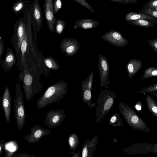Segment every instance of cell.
<instances>
[{
	"instance_id": "1",
	"label": "cell",
	"mask_w": 157,
	"mask_h": 157,
	"mask_svg": "<svg viewBox=\"0 0 157 157\" xmlns=\"http://www.w3.org/2000/svg\"><path fill=\"white\" fill-rule=\"evenodd\" d=\"M36 58L33 47L32 45H28L21 80L22 81L25 98L29 101L42 90L43 87L38 80V64Z\"/></svg>"
},
{
	"instance_id": "2",
	"label": "cell",
	"mask_w": 157,
	"mask_h": 157,
	"mask_svg": "<svg viewBox=\"0 0 157 157\" xmlns=\"http://www.w3.org/2000/svg\"><path fill=\"white\" fill-rule=\"evenodd\" d=\"M68 85L62 80L48 87L36 102L37 108L40 109L50 104L58 102L63 98L67 91Z\"/></svg>"
},
{
	"instance_id": "3",
	"label": "cell",
	"mask_w": 157,
	"mask_h": 157,
	"mask_svg": "<svg viewBox=\"0 0 157 157\" xmlns=\"http://www.w3.org/2000/svg\"><path fill=\"white\" fill-rule=\"evenodd\" d=\"M28 6L23 11L24 17H20L13 25V33L10 39L16 56H18L22 40L29 28L31 26Z\"/></svg>"
},
{
	"instance_id": "4",
	"label": "cell",
	"mask_w": 157,
	"mask_h": 157,
	"mask_svg": "<svg viewBox=\"0 0 157 157\" xmlns=\"http://www.w3.org/2000/svg\"><path fill=\"white\" fill-rule=\"evenodd\" d=\"M20 82V79L17 78L15 88L14 109L17 124L18 128L21 130L25 124L26 113L23 101V95Z\"/></svg>"
},
{
	"instance_id": "5",
	"label": "cell",
	"mask_w": 157,
	"mask_h": 157,
	"mask_svg": "<svg viewBox=\"0 0 157 157\" xmlns=\"http://www.w3.org/2000/svg\"><path fill=\"white\" fill-rule=\"evenodd\" d=\"M30 20L33 30L34 36L40 30L43 23V17L41 7L38 0H34L28 5Z\"/></svg>"
},
{
	"instance_id": "6",
	"label": "cell",
	"mask_w": 157,
	"mask_h": 157,
	"mask_svg": "<svg viewBox=\"0 0 157 157\" xmlns=\"http://www.w3.org/2000/svg\"><path fill=\"white\" fill-rule=\"evenodd\" d=\"M32 34L31 26L28 29L24 36L22 42L20 52L18 56L16 58L17 59L16 67L19 70V75L18 78L21 80L23 72L25 65V57L26 52L28 49L29 42L32 41Z\"/></svg>"
},
{
	"instance_id": "7",
	"label": "cell",
	"mask_w": 157,
	"mask_h": 157,
	"mask_svg": "<svg viewBox=\"0 0 157 157\" xmlns=\"http://www.w3.org/2000/svg\"><path fill=\"white\" fill-rule=\"evenodd\" d=\"M66 116L63 109L51 110L47 113L43 121L45 124L50 128H55L60 125L65 118Z\"/></svg>"
},
{
	"instance_id": "8",
	"label": "cell",
	"mask_w": 157,
	"mask_h": 157,
	"mask_svg": "<svg viewBox=\"0 0 157 157\" xmlns=\"http://www.w3.org/2000/svg\"><path fill=\"white\" fill-rule=\"evenodd\" d=\"M101 38L111 45L117 47H124L129 44L128 40L123 37L120 32L113 29L105 33Z\"/></svg>"
},
{
	"instance_id": "9",
	"label": "cell",
	"mask_w": 157,
	"mask_h": 157,
	"mask_svg": "<svg viewBox=\"0 0 157 157\" xmlns=\"http://www.w3.org/2000/svg\"><path fill=\"white\" fill-rule=\"evenodd\" d=\"M98 69L100 85L103 87L110 83L109 64L106 57L101 54L99 55L98 58Z\"/></svg>"
},
{
	"instance_id": "10",
	"label": "cell",
	"mask_w": 157,
	"mask_h": 157,
	"mask_svg": "<svg viewBox=\"0 0 157 157\" xmlns=\"http://www.w3.org/2000/svg\"><path fill=\"white\" fill-rule=\"evenodd\" d=\"M30 131L31 133L25 136L24 138V140L30 143L38 142L42 137L48 136L52 132L50 130L38 124L32 127Z\"/></svg>"
},
{
	"instance_id": "11",
	"label": "cell",
	"mask_w": 157,
	"mask_h": 157,
	"mask_svg": "<svg viewBox=\"0 0 157 157\" xmlns=\"http://www.w3.org/2000/svg\"><path fill=\"white\" fill-rule=\"evenodd\" d=\"M60 47L63 53H65L67 56H71L78 52L80 45L76 39L69 38L62 40Z\"/></svg>"
},
{
	"instance_id": "12",
	"label": "cell",
	"mask_w": 157,
	"mask_h": 157,
	"mask_svg": "<svg viewBox=\"0 0 157 157\" xmlns=\"http://www.w3.org/2000/svg\"><path fill=\"white\" fill-rule=\"evenodd\" d=\"M44 13L49 30L51 32L55 31L54 24L56 20L53 7V0H45L44 4Z\"/></svg>"
},
{
	"instance_id": "13",
	"label": "cell",
	"mask_w": 157,
	"mask_h": 157,
	"mask_svg": "<svg viewBox=\"0 0 157 157\" xmlns=\"http://www.w3.org/2000/svg\"><path fill=\"white\" fill-rule=\"evenodd\" d=\"M1 105L6 121L9 123L11 113V100L10 92L7 86H6L4 89L1 99Z\"/></svg>"
},
{
	"instance_id": "14",
	"label": "cell",
	"mask_w": 157,
	"mask_h": 157,
	"mask_svg": "<svg viewBox=\"0 0 157 157\" xmlns=\"http://www.w3.org/2000/svg\"><path fill=\"white\" fill-rule=\"evenodd\" d=\"M16 58L12 48L7 46L5 58L0 65L4 71L8 72L13 68L16 63Z\"/></svg>"
},
{
	"instance_id": "15",
	"label": "cell",
	"mask_w": 157,
	"mask_h": 157,
	"mask_svg": "<svg viewBox=\"0 0 157 157\" xmlns=\"http://www.w3.org/2000/svg\"><path fill=\"white\" fill-rule=\"evenodd\" d=\"M142 66V61L140 59H132L127 63L126 67L129 77L132 79V77L141 69Z\"/></svg>"
},
{
	"instance_id": "16",
	"label": "cell",
	"mask_w": 157,
	"mask_h": 157,
	"mask_svg": "<svg viewBox=\"0 0 157 157\" xmlns=\"http://www.w3.org/2000/svg\"><path fill=\"white\" fill-rule=\"evenodd\" d=\"M74 23L75 28H78L84 29H93L98 26L100 24L98 21L92 19L78 20Z\"/></svg>"
},
{
	"instance_id": "17",
	"label": "cell",
	"mask_w": 157,
	"mask_h": 157,
	"mask_svg": "<svg viewBox=\"0 0 157 157\" xmlns=\"http://www.w3.org/2000/svg\"><path fill=\"white\" fill-rule=\"evenodd\" d=\"M139 19L155 21V18L142 13L134 12H129L125 16V20L128 22Z\"/></svg>"
},
{
	"instance_id": "18",
	"label": "cell",
	"mask_w": 157,
	"mask_h": 157,
	"mask_svg": "<svg viewBox=\"0 0 157 157\" xmlns=\"http://www.w3.org/2000/svg\"><path fill=\"white\" fill-rule=\"evenodd\" d=\"M128 22V24L145 28L154 27L157 23L155 21L145 19L133 20Z\"/></svg>"
},
{
	"instance_id": "19",
	"label": "cell",
	"mask_w": 157,
	"mask_h": 157,
	"mask_svg": "<svg viewBox=\"0 0 157 157\" xmlns=\"http://www.w3.org/2000/svg\"><path fill=\"white\" fill-rule=\"evenodd\" d=\"M69 149L74 150L78 147L80 142L78 135L75 133L71 134L68 137Z\"/></svg>"
},
{
	"instance_id": "20",
	"label": "cell",
	"mask_w": 157,
	"mask_h": 157,
	"mask_svg": "<svg viewBox=\"0 0 157 157\" xmlns=\"http://www.w3.org/2000/svg\"><path fill=\"white\" fill-rule=\"evenodd\" d=\"M27 6L28 5L25 4L23 0H18L13 4L12 10L15 15H18L21 11H23L25 7Z\"/></svg>"
},
{
	"instance_id": "21",
	"label": "cell",
	"mask_w": 157,
	"mask_h": 157,
	"mask_svg": "<svg viewBox=\"0 0 157 157\" xmlns=\"http://www.w3.org/2000/svg\"><path fill=\"white\" fill-rule=\"evenodd\" d=\"M44 61L45 65L51 69L56 70L60 68V66L56 61L51 57L45 58Z\"/></svg>"
},
{
	"instance_id": "22",
	"label": "cell",
	"mask_w": 157,
	"mask_h": 157,
	"mask_svg": "<svg viewBox=\"0 0 157 157\" xmlns=\"http://www.w3.org/2000/svg\"><path fill=\"white\" fill-rule=\"evenodd\" d=\"M94 77V72L91 71L87 78L82 81L81 83L82 90L88 89L91 90Z\"/></svg>"
},
{
	"instance_id": "23",
	"label": "cell",
	"mask_w": 157,
	"mask_h": 157,
	"mask_svg": "<svg viewBox=\"0 0 157 157\" xmlns=\"http://www.w3.org/2000/svg\"><path fill=\"white\" fill-rule=\"evenodd\" d=\"M66 25L64 20L58 19L56 20L54 24V29L56 33L61 35L63 32Z\"/></svg>"
},
{
	"instance_id": "24",
	"label": "cell",
	"mask_w": 157,
	"mask_h": 157,
	"mask_svg": "<svg viewBox=\"0 0 157 157\" xmlns=\"http://www.w3.org/2000/svg\"><path fill=\"white\" fill-rule=\"evenodd\" d=\"M157 75V68L155 67H151L146 68L144 74L141 78V80L152 78Z\"/></svg>"
},
{
	"instance_id": "25",
	"label": "cell",
	"mask_w": 157,
	"mask_h": 157,
	"mask_svg": "<svg viewBox=\"0 0 157 157\" xmlns=\"http://www.w3.org/2000/svg\"><path fill=\"white\" fill-rule=\"evenodd\" d=\"M82 99L84 102L89 104L91 97V90L88 89L82 90Z\"/></svg>"
},
{
	"instance_id": "26",
	"label": "cell",
	"mask_w": 157,
	"mask_h": 157,
	"mask_svg": "<svg viewBox=\"0 0 157 157\" xmlns=\"http://www.w3.org/2000/svg\"><path fill=\"white\" fill-rule=\"evenodd\" d=\"M139 13L157 18V10H155L147 8L141 10Z\"/></svg>"
},
{
	"instance_id": "27",
	"label": "cell",
	"mask_w": 157,
	"mask_h": 157,
	"mask_svg": "<svg viewBox=\"0 0 157 157\" xmlns=\"http://www.w3.org/2000/svg\"><path fill=\"white\" fill-rule=\"evenodd\" d=\"M150 8L157 10V0H150L144 6L141 10Z\"/></svg>"
},
{
	"instance_id": "28",
	"label": "cell",
	"mask_w": 157,
	"mask_h": 157,
	"mask_svg": "<svg viewBox=\"0 0 157 157\" xmlns=\"http://www.w3.org/2000/svg\"><path fill=\"white\" fill-rule=\"evenodd\" d=\"M77 2L87 9L92 13H94V11L93 7L85 0H74Z\"/></svg>"
},
{
	"instance_id": "29",
	"label": "cell",
	"mask_w": 157,
	"mask_h": 157,
	"mask_svg": "<svg viewBox=\"0 0 157 157\" xmlns=\"http://www.w3.org/2000/svg\"><path fill=\"white\" fill-rule=\"evenodd\" d=\"M62 0H54L53 7L55 13H56L61 8L62 6Z\"/></svg>"
},
{
	"instance_id": "30",
	"label": "cell",
	"mask_w": 157,
	"mask_h": 157,
	"mask_svg": "<svg viewBox=\"0 0 157 157\" xmlns=\"http://www.w3.org/2000/svg\"><path fill=\"white\" fill-rule=\"evenodd\" d=\"M147 42L149 44V45L152 47L153 50L157 53V39L148 40Z\"/></svg>"
},
{
	"instance_id": "31",
	"label": "cell",
	"mask_w": 157,
	"mask_h": 157,
	"mask_svg": "<svg viewBox=\"0 0 157 157\" xmlns=\"http://www.w3.org/2000/svg\"><path fill=\"white\" fill-rule=\"evenodd\" d=\"M4 43L2 37L0 36V65L2 62V58L4 50Z\"/></svg>"
},
{
	"instance_id": "32",
	"label": "cell",
	"mask_w": 157,
	"mask_h": 157,
	"mask_svg": "<svg viewBox=\"0 0 157 157\" xmlns=\"http://www.w3.org/2000/svg\"><path fill=\"white\" fill-rule=\"evenodd\" d=\"M113 99L111 98H108L106 101L104 106V109L105 110H108L113 105Z\"/></svg>"
},
{
	"instance_id": "33",
	"label": "cell",
	"mask_w": 157,
	"mask_h": 157,
	"mask_svg": "<svg viewBox=\"0 0 157 157\" xmlns=\"http://www.w3.org/2000/svg\"><path fill=\"white\" fill-rule=\"evenodd\" d=\"M35 156L26 153H20L17 154H14L12 155L11 157H33Z\"/></svg>"
},
{
	"instance_id": "34",
	"label": "cell",
	"mask_w": 157,
	"mask_h": 157,
	"mask_svg": "<svg viewBox=\"0 0 157 157\" xmlns=\"http://www.w3.org/2000/svg\"><path fill=\"white\" fill-rule=\"evenodd\" d=\"M80 151L79 150H76L75 151H73L70 152V153L72 154V157H79L80 156Z\"/></svg>"
},
{
	"instance_id": "35",
	"label": "cell",
	"mask_w": 157,
	"mask_h": 157,
	"mask_svg": "<svg viewBox=\"0 0 157 157\" xmlns=\"http://www.w3.org/2000/svg\"><path fill=\"white\" fill-rule=\"evenodd\" d=\"M6 142L5 140H2L0 141V157Z\"/></svg>"
},
{
	"instance_id": "36",
	"label": "cell",
	"mask_w": 157,
	"mask_h": 157,
	"mask_svg": "<svg viewBox=\"0 0 157 157\" xmlns=\"http://www.w3.org/2000/svg\"><path fill=\"white\" fill-rule=\"evenodd\" d=\"M139 118L136 116H134L132 117L131 119V121L134 124H135L138 121Z\"/></svg>"
},
{
	"instance_id": "37",
	"label": "cell",
	"mask_w": 157,
	"mask_h": 157,
	"mask_svg": "<svg viewBox=\"0 0 157 157\" xmlns=\"http://www.w3.org/2000/svg\"><path fill=\"white\" fill-rule=\"evenodd\" d=\"M124 3L128 4L132 3H136L137 1V0H123Z\"/></svg>"
},
{
	"instance_id": "38",
	"label": "cell",
	"mask_w": 157,
	"mask_h": 157,
	"mask_svg": "<svg viewBox=\"0 0 157 157\" xmlns=\"http://www.w3.org/2000/svg\"><path fill=\"white\" fill-rule=\"evenodd\" d=\"M117 119L116 117L115 116H113V117L111 120L110 121L111 123H113L115 122Z\"/></svg>"
},
{
	"instance_id": "39",
	"label": "cell",
	"mask_w": 157,
	"mask_h": 157,
	"mask_svg": "<svg viewBox=\"0 0 157 157\" xmlns=\"http://www.w3.org/2000/svg\"><path fill=\"white\" fill-rule=\"evenodd\" d=\"M111 1L121 3H124V1L123 0H109Z\"/></svg>"
},
{
	"instance_id": "40",
	"label": "cell",
	"mask_w": 157,
	"mask_h": 157,
	"mask_svg": "<svg viewBox=\"0 0 157 157\" xmlns=\"http://www.w3.org/2000/svg\"><path fill=\"white\" fill-rule=\"evenodd\" d=\"M152 110L153 112L155 113H157V108L156 106H154L152 108Z\"/></svg>"
},
{
	"instance_id": "41",
	"label": "cell",
	"mask_w": 157,
	"mask_h": 157,
	"mask_svg": "<svg viewBox=\"0 0 157 157\" xmlns=\"http://www.w3.org/2000/svg\"><path fill=\"white\" fill-rule=\"evenodd\" d=\"M136 108L137 110H140L141 109V107L138 105H136Z\"/></svg>"
},
{
	"instance_id": "42",
	"label": "cell",
	"mask_w": 157,
	"mask_h": 157,
	"mask_svg": "<svg viewBox=\"0 0 157 157\" xmlns=\"http://www.w3.org/2000/svg\"></svg>"
}]
</instances>
